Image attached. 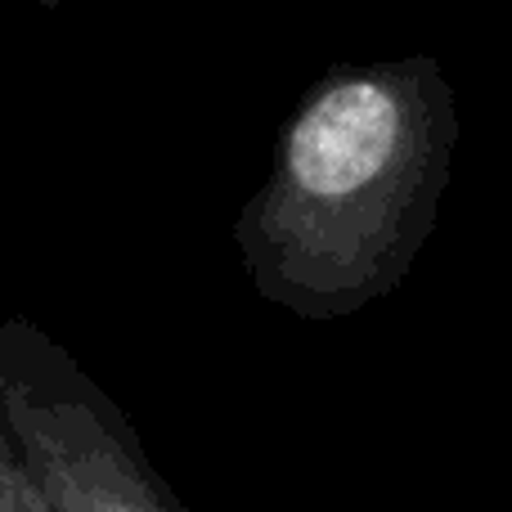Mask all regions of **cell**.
Instances as JSON below:
<instances>
[{"instance_id":"obj_1","label":"cell","mask_w":512,"mask_h":512,"mask_svg":"<svg viewBox=\"0 0 512 512\" xmlns=\"http://www.w3.org/2000/svg\"><path fill=\"white\" fill-rule=\"evenodd\" d=\"M454 144L459 104L432 54L324 72L234 225L256 292L319 324L396 292L436 230Z\"/></svg>"},{"instance_id":"obj_2","label":"cell","mask_w":512,"mask_h":512,"mask_svg":"<svg viewBox=\"0 0 512 512\" xmlns=\"http://www.w3.org/2000/svg\"><path fill=\"white\" fill-rule=\"evenodd\" d=\"M0 427L54 512H189L122 409L18 319H0Z\"/></svg>"},{"instance_id":"obj_3","label":"cell","mask_w":512,"mask_h":512,"mask_svg":"<svg viewBox=\"0 0 512 512\" xmlns=\"http://www.w3.org/2000/svg\"><path fill=\"white\" fill-rule=\"evenodd\" d=\"M0 512H54L45 504L41 490H36L27 463L18 459V450L5 436V427H0Z\"/></svg>"}]
</instances>
